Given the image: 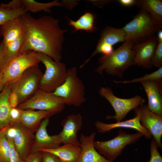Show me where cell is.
I'll return each mask as SVG.
<instances>
[{"label": "cell", "instance_id": "obj_32", "mask_svg": "<svg viewBox=\"0 0 162 162\" xmlns=\"http://www.w3.org/2000/svg\"><path fill=\"white\" fill-rule=\"evenodd\" d=\"M158 148L154 140L152 139L150 143V157L147 162H162V157Z\"/></svg>", "mask_w": 162, "mask_h": 162}, {"label": "cell", "instance_id": "obj_35", "mask_svg": "<svg viewBox=\"0 0 162 162\" xmlns=\"http://www.w3.org/2000/svg\"><path fill=\"white\" fill-rule=\"evenodd\" d=\"M23 162H42V152L30 153Z\"/></svg>", "mask_w": 162, "mask_h": 162}, {"label": "cell", "instance_id": "obj_3", "mask_svg": "<svg viewBox=\"0 0 162 162\" xmlns=\"http://www.w3.org/2000/svg\"><path fill=\"white\" fill-rule=\"evenodd\" d=\"M122 28L126 34V40H130L134 44L148 40L162 30L153 21L148 13L142 9Z\"/></svg>", "mask_w": 162, "mask_h": 162}, {"label": "cell", "instance_id": "obj_27", "mask_svg": "<svg viewBox=\"0 0 162 162\" xmlns=\"http://www.w3.org/2000/svg\"><path fill=\"white\" fill-rule=\"evenodd\" d=\"M24 38L23 32L18 38L5 46L4 56L6 64L21 54V49Z\"/></svg>", "mask_w": 162, "mask_h": 162}, {"label": "cell", "instance_id": "obj_26", "mask_svg": "<svg viewBox=\"0 0 162 162\" xmlns=\"http://www.w3.org/2000/svg\"><path fill=\"white\" fill-rule=\"evenodd\" d=\"M22 7L27 12L29 11L37 13L44 11L46 13L51 12V8L53 7H61L58 0H55L48 3H40L33 0H21Z\"/></svg>", "mask_w": 162, "mask_h": 162}, {"label": "cell", "instance_id": "obj_20", "mask_svg": "<svg viewBox=\"0 0 162 162\" xmlns=\"http://www.w3.org/2000/svg\"><path fill=\"white\" fill-rule=\"evenodd\" d=\"M23 33L22 15L9 20L0 25V34L5 46Z\"/></svg>", "mask_w": 162, "mask_h": 162}, {"label": "cell", "instance_id": "obj_39", "mask_svg": "<svg viewBox=\"0 0 162 162\" xmlns=\"http://www.w3.org/2000/svg\"><path fill=\"white\" fill-rule=\"evenodd\" d=\"M78 0H62L60 2L61 7L71 10L78 4Z\"/></svg>", "mask_w": 162, "mask_h": 162}, {"label": "cell", "instance_id": "obj_5", "mask_svg": "<svg viewBox=\"0 0 162 162\" xmlns=\"http://www.w3.org/2000/svg\"><path fill=\"white\" fill-rule=\"evenodd\" d=\"M33 52L46 68L45 72L39 82V89L52 93L65 80L67 71L66 65L64 63L56 62L43 54Z\"/></svg>", "mask_w": 162, "mask_h": 162}, {"label": "cell", "instance_id": "obj_7", "mask_svg": "<svg viewBox=\"0 0 162 162\" xmlns=\"http://www.w3.org/2000/svg\"><path fill=\"white\" fill-rule=\"evenodd\" d=\"M43 75L38 65H35L28 68L11 84V92L16 94L19 104L28 100L37 91Z\"/></svg>", "mask_w": 162, "mask_h": 162}, {"label": "cell", "instance_id": "obj_28", "mask_svg": "<svg viewBox=\"0 0 162 162\" xmlns=\"http://www.w3.org/2000/svg\"><path fill=\"white\" fill-rule=\"evenodd\" d=\"M152 80L158 82L162 84V67L156 70L150 74H146L144 76L129 80L113 81L116 83L127 84Z\"/></svg>", "mask_w": 162, "mask_h": 162}, {"label": "cell", "instance_id": "obj_33", "mask_svg": "<svg viewBox=\"0 0 162 162\" xmlns=\"http://www.w3.org/2000/svg\"><path fill=\"white\" fill-rule=\"evenodd\" d=\"M7 139L10 145V162H23L14 147L12 140L11 138Z\"/></svg>", "mask_w": 162, "mask_h": 162}, {"label": "cell", "instance_id": "obj_45", "mask_svg": "<svg viewBox=\"0 0 162 162\" xmlns=\"http://www.w3.org/2000/svg\"><path fill=\"white\" fill-rule=\"evenodd\" d=\"M1 131H0V137Z\"/></svg>", "mask_w": 162, "mask_h": 162}, {"label": "cell", "instance_id": "obj_25", "mask_svg": "<svg viewBox=\"0 0 162 162\" xmlns=\"http://www.w3.org/2000/svg\"><path fill=\"white\" fill-rule=\"evenodd\" d=\"M95 18L93 13L86 12L76 21L68 18V23L74 28L73 32L83 30L91 33L95 32L97 28L95 26Z\"/></svg>", "mask_w": 162, "mask_h": 162}, {"label": "cell", "instance_id": "obj_23", "mask_svg": "<svg viewBox=\"0 0 162 162\" xmlns=\"http://www.w3.org/2000/svg\"><path fill=\"white\" fill-rule=\"evenodd\" d=\"M136 5L146 11L153 21L162 28L161 0H136Z\"/></svg>", "mask_w": 162, "mask_h": 162}, {"label": "cell", "instance_id": "obj_13", "mask_svg": "<svg viewBox=\"0 0 162 162\" xmlns=\"http://www.w3.org/2000/svg\"><path fill=\"white\" fill-rule=\"evenodd\" d=\"M158 43L154 36L144 42L134 44L132 49L135 52L133 65L149 69L152 66V59Z\"/></svg>", "mask_w": 162, "mask_h": 162}, {"label": "cell", "instance_id": "obj_2", "mask_svg": "<svg viewBox=\"0 0 162 162\" xmlns=\"http://www.w3.org/2000/svg\"><path fill=\"white\" fill-rule=\"evenodd\" d=\"M133 44L126 40L110 53L100 57L98 59L99 65L94 71L102 75L104 71L110 75L122 78L125 71L133 64L135 56L132 49Z\"/></svg>", "mask_w": 162, "mask_h": 162}, {"label": "cell", "instance_id": "obj_16", "mask_svg": "<svg viewBox=\"0 0 162 162\" xmlns=\"http://www.w3.org/2000/svg\"><path fill=\"white\" fill-rule=\"evenodd\" d=\"M96 135L94 132L89 136L80 134L79 140L81 151L76 162H112L100 154L95 149L94 143Z\"/></svg>", "mask_w": 162, "mask_h": 162}, {"label": "cell", "instance_id": "obj_22", "mask_svg": "<svg viewBox=\"0 0 162 162\" xmlns=\"http://www.w3.org/2000/svg\"><path fill=\"white\" fill-rule=\"evenodd\" d=\"M11 88V84H6L0 93V131L4 129L12 122L10 117L11 107L8 101Z\"/></svg>", "mask_w": 162, "mask_h": 162}, {"label": "cell", "instance_id": "obj_44", "mask_svg": "<svg viewBox=\"0 0 162 162\" xmlns=\"http://www.w3.org/2000/svg\"><path fill=\"white\" fill-rule=\"evenodd\" d=\"M157 37L158 41H162V30H160L158 33Z\"/></svg>", "mask_w": 162, "mask_h": 162}, {"label": "cell", "instance_id": "obj_8", "mask_svg": "<svg viewBox=\"0 0 162 162\" xmlns=\"http://www.w3.org/2000/svg\"><path fill=\"white\" fill-rule=\"evenodd\" d=\"M98 92L101 97L109 102L115 112L114 116H108L106 118L107 119H115L116 122L121 121L130 111L143 104L145 102L144 98L138 95L130 98L117 97L114 95L111 88L107 87H101Z\"/></svg>", "mask_w": 162, "mask_h": 162}, {"label": "cell", "instance_id": "obj_24", "mask_svg": "<svg viewBox=\"0 0 162 162\" xmlns=\"http://www.w3.org/2000/svg\"><path fill=\"white\" fill-rule=\"evenodd\" d=\"M125 40L126 34L122 28H117L107 26L101 32L97 46L104 44L113 46Z\"/></svg>", "mask_w": 162, "mask_h": 162}, {"label": "cell", "instance_id": "obj_4", "mask_svg": "<svg viewBox=\"0 0 162 162\" xmlns=\"http://www.w3.org/2000/svg\"><path fill=\"white\" fill-rule=\"evenodd\" d=\"M52 93L62 98L65 105L78 107L86 102L85 87L78 76L76 67L67 70L64 81Z\"/></svg>", "mask_w": 162, "mask_h": 162}, {"label": "cell", "instance_id": "obj_19", "mask_svg": "<svg viewBox=\"0 0 162 162\" xmlns=\"http://www.w3.org/2000/svg\"><path fill=\"white\" fill-rule=\"evenodd\" d=\"M56 114L54 112L22 110L18 122L27 128L35 132L44 119Z\"/></svg>", "mask_w": 162, "mask_h": 162}, {"label": "cell", "instance_id": "obj_12", "mask_svg": "<svg viewBox=\"0 0 162 162\" xmlns=\"http://www.w3.org/2000/svg\"><path fill=\"white\" fill-rule=\"evenodd\" d=\"M133 110L139 114L141 124L153 136L157 147L161 149L162 116L152 112L144 104Z\"/></svg>", "mask_w": 162, "mask_h": 162}, {"label": "cell", "instance_id": "obj_37", "mask_svg": "<svg viewBox=\"0 0 162 162\" xmlns=\"http://www.w3.org/2000/svg\"><path fill=\"white\" fill-rule=\"evenodd\" d=\"M1 5L11 9H17L22 7L21 0H13L8 3L2 4Z\"/></svg>", "mask_w": 162, "mask_h": 162}, {"label": "cell", "instance_id": "obj_40", "mask_svg": "<svg viewBox=\"0 0 162 162\" xmlns=\"http://www.w3.org/2000/svg\"><path fill=\"white\" fill-rule=\"evenodd\" d=\"M5 46L2 40L0 43V70H2L6 64L4 58V51Z\"/></svg>", "mask_w": 162, "mask_h": 162}, {"label": "cell", "instance_id": "obj_30", "mask_svg": "<svg viewBox=\"0 0 162 162\" xmlns=\"http://www.w3.org/2000/svg\"><path fill=\"white\" fill-rule=\"evenodd\" d=\"M10 145L3 130L0 137V162H10Z\"/></svg>", "mask_w": 162, "mask_h": 162}, {"label": "cell", "instance_id": "obj_17", "mask_svg": "<svg viewBox=\"0 0 162 162\" xmlns=\"http://www.w3.org/2000/svg\"><path fill=\"white\" fill-rule=\"evenodd\" d=\"M134 118L124 121L116 122L114 123L106 124L99 121L94 124L95 127L100 133H105L115 128H124L136 130L141 133L147 139H150L152 136L148 131L141 124L138 113H135Z\"/></svg>", "mask_w": 162, "mask_h": 162}, {"label": "cell", "instance_id": "obj_34", "mask_svg": "<svg viewBox=\"0 0 162 162\" xmlns=\"http://www.w3.org/2000/svg\"><path fill=\"white\" fill-rule=\"evenodd\" d=\"M42 162H61L59 158L50 152H42Z\"/></svg>", "mask_w": 162, "mask_h": 162}, {"label": "cell", "instance_id": "obj_41", "mask_svg": "<svg viewBox=\"0 0 162 162\" xmlns=\"http://www.w3.org/2000/svg\"><path fill=\"white\" fill-rule=\"evenodd\" d=\"M89 2H92L94 5L99 8L102 7L104 5L110 3L116 2L115 0H89Z\"/></svg>", "mask_w": 162, "mask_h": 162}, {"label": "cell", "instance_id": "obj_38", "mask_svg": "<svg viewBox=\"0 0 162 162\" xmlns=\"http://www.w3.org/2000/svg\"><path fill=\"white\" fill-rule=\"evenodd\" d=\"M8 101L11 108L17 107L19 105L17 96L14 92H11L9 96Z\"/></svg>", "mask_w": 162, "mask_h": 162}, {"label": "cell", "instance_id": "obj_42", "mask_svg": "<svg viewBox=\"0 0 162 162\" xmlns=\"http://www.w3.org/2000/svg\"><path fill=\"white\" fill-rule=\"evenodd\" d=\"M119 3L124 6H130L136 5V0H119L118 1Z\"/></svg>", "mask_w": 162, "mask_h": 162}, {"label": "cell", "instance_id": "obj_10", "mask_svg": "<svg viewBox=\"0 0 162 162\" xmlns=\"http://www.w3.org/2000/svg\"><path fill=\"white\" fill-rule=\"evenodd\" d=\"M3 130L6 137L12 140L21 158L24 160L31 153L35 132L18 122H12Z\"/></svg>", "mask_w": 162, "mask_h": 162}, {"label": "cell", "instance_id": "obj_36", "mask_svg": "<svg viewBox=\"0 0 162 162\" xmlns=\"http://www.w3.org/2000/svg\"><path fill=\"white\" fill-rule=\"evenodd\" d=\"M22 110L17 107L11 108L10 111V117L12 122H18Z\"/></svg>", "mask_w": 162, "mask_h": 162}, {"label": "cell", "instance_id": "obj_29", "mask_svg": "<svg viewBox=\"0 0 162 162\" xmlns=\"http://www.w3.org/2000/svg\"><path fill=\"white\" fill-rule=\"evenodd\" d=\"M26 12H27L22 7L19 9H11L3 7L0 4V25Z\"/></svg>", "mask_w": 162, "mask_h": 162}, {"label": "cell", "instance_id": "obj_46", "mask_svg": "<svg viewBox=\"0 0 162 162\" xmlns=\"http://www.w3.org/2000/svg\"><path fill=\"white\" fill-rule=\"evenodd\" d=\"M1 37V35L0 34V38Z\"/></svg>", "mask_w": 162, "mask_h": 162}, {"label": "cell", "instance_id": "obj_9", "mask_svg": "<svg viewBox=\"0 0 162 162\" xmlns=\"http://www.w3.org/2000/svg\"><path fill=\"white\" fill-rule=\"evenodd\" d=\"M65 106L62 98L39 89L32 97L17 107L22 110L52 111L57 114L63 110Z\"/></svg>", "mask_w": 162, "mask_h": 162}, {"label": "cell", "instance_id": "obj_18", "mask_svg": "<svg viewBox=\"0 0 162 162\" xmlns=\"http://www.w3.org/2000/svg\"><path fill=\"white\" fill-rule=\"evenodd\" d=\"M140 83L147 96L148 108L153 112L162 116V84L152 80Z\"/></svg>", "mask_w": 162, "mask_h": 162}, {"label": "cell", "instance_id": "obj_31", "mask_svg": "<svg viewBox=\"0 0 162 162\" xmlns=\"http://www.w3.org/2000/svg\"><path fill=\"white\" fill-rule=\"evenodd\" d=\"M152 64L158 68L162 67V41H158L153 55Z\"/></svg>", "mask_w": 162, "mask_h": 162}, {"label": "cell", "instance_id": "obj_11", "mask_svg": "<svg viewBox=\"0 0 162 162\" xmlns=\"http://www.w3.org/2000/svg\"><path fill=\"white\" fill-rule=\"evenodd\" d=\"M40 62L33 51L21 54L10 61L2 69L5 84H12L28 68Z\"/></svg>", "mask_w": 162, "mask_h": 162}, {"label": "cell", "instance_id": "obj_43", "mask_svg": "<svg viewBox=\"0 0 162 162\" xmlns=\"http://www.w3.org/2000/svg\"><path fill=\"white\" fill-rule=\"evenodd\" d=\"M5 85L3 80L2 71V70H0V93L4 88Z\"/></svg>", "mask_w": 162, "mask_h": 162}, {"label": "cell", "instance_id": "obj_15", "mask_svg": "<svg viewBox=\"0 0 162 162\" xmlns=\"http://www.w3.org/2000/svg\"><path fill=\"white\" fill-rule=\"evenodd\" d=\"M62 130L59 134L62 144H70L80 146L77 133L82 128V117L79 113L67 116L62 122Z\"/></svg>", "mask_w": 162, "mask_h": 162}, {"label": "cell", "instance_id": "obj_21", "mask_svg": "<svg viewBox=\"0 0 162 162\" xmlns=\"http://www.w3.org/2000/svg\"><path fill=\"white\" fill-rule=\"evenodd\" d=\"M81 151L80 146L66 144L55 148L43 149L40 151L47 152L54 154L59 158L61 162H76Z\"/></svg>", "mask_w": 162, "mask_h": 162}, {"label": "cell", "instance_id": "obj_1", "mask_svg": "<svg viewBox=\"0 0 162 162\" xmlns=\"http://www.w3.org/2000/svg\"><path fill=\"white\" fill-rule=\"evenodd\" d=\"M22 17L24 38L21 54L33 51L61 62L64 35L68 30L62 29L59 21L50 16L35 18L26 12Z\"/></svg>", "mask_w": 162, "mask_h": 162}, {"label": "cell", "instance_id": "obj_6", "mask_svg": "<svg viewBox=\"0 0 162 162\" xmlns=\"http://www.w3.org/2000/svg\"><path fill=\"white\" fill-rule=\"evenodd\" d=\"M142 136L138 132L129 134L120 129L117 136L110 140L94 141V146L100 154L110 161L114 162L127 146L136 143Z\"/></svg>", "mask_w": 162, "mask_h": 162}, {"label": "cell", "instance_id": "obj_14", "mask_svg": "<svg viewBox=\"0 0 162 162\" xmlns=\"http://www.w3.org/2000/svg\"><path fill=\"white\" fill-rule=\"evenodd\" d=\"M49 122V117L43 119L36 131L32 146L31 153L38 152L44 148H56L62 144L59 134L50 135L48 133L46 128Z\"/></svg>", "mask_w": 162, "mask_h": 162}]
</instances>
